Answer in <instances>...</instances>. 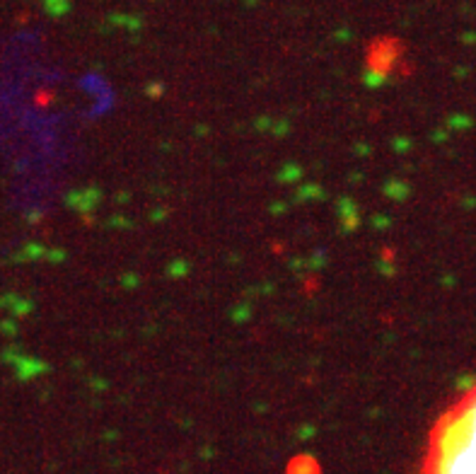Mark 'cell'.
<instances>
[{
  "instance_id": "obj_1",
  "label": "cell",
  "mask_w": 476,
  "mask_h": 474,
  "mask_svg": "<svg viewBox=\"0 0 476 474\" xmlns=\"http://www.w3.org/2000/svg\"><path fill=\"white\" fill-rule=\"evenodd\" d=\"M421 474H476V383L435 419Z\"/></svg>"
}]
</instances>
